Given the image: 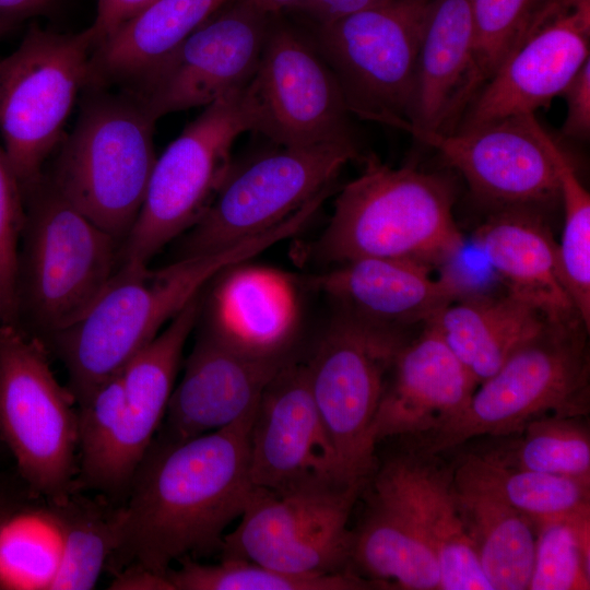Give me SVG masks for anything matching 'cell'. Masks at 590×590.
I'll return each mask as SVG.
<instances>
[{
    "label": "cell",
    "instance_id": "36",
    "mask_svg": "<svg viewBox=\"0 0 590 590\" xmlns=\"http://www.w3.org/2000/svg\"><path fill=\"white\" fill-rule=\"evenodd\" d=\"M550 0H471L475 43L471 68L460 96V116L480 87L518 45Z\"/></svg>",
    "mask_w": 590,
    "mask_h": 590
},
{
    "label": "cell",
    "instance_id": "9",
    "mask_svg": "<svg viewBox=\"0 0 590 590\" xmlns=\"http://www.w3.org/2000/svg\"><path fill=\"white\" fill-rule=\"evenodd\" d=\"M434 0H386L311 26L350 114L401 129L409 121L416 66Z\"/></svg>",
    "mask_w": 590,
    "mask_h": 590
},
{
    "label": "cell",
    "instance_id": "1",
    "mask_svg": "<svg viewBox=\"0 0 590 590\" xmlns=\"http://www.w3.org/2000/svg\"><path fill=\"white\" fill-rule=\"evenodd\" d=\"M256 410L189 439L154 437L118 508L109 560L167 577L173 563L221 550L225 529L255 491L249 438Z\"/></svg>",
    "mask_w": 590,
    "mask_h": 590
},
{
    "label": "cell",
    "instance_id": "19",
    "mask_svg": "<svg viewBox=\"0 0 590 590\" xmlns=\"http://www.w3.org/2000/svg\"><path fill=\"white\" fill-rule=\"evenodd\" d=\"M292 359L291 354H249L203 330L155 437L185 440L233 424L258 406L269 382Z\"/></svg>",
    "mask_w": 590,
    "mask_h": 590
},
{
    "label": "cell",
    "instance_id": "8",
    "mask_svg": "<svg viewBox=\"0 0 590 590\" xmlns=\"http://www.w3.org/2000/svg\"><path fill=\"white\" fill-rule=\"evenodd\" d=\"M0 436L31 489L50 504L74 493V398L56 379L44 342L15 323L0 328Z\"/></svg>",
    "mask_w": 590,
    "mask_h": 590
},
{
    "label": "cell",
    "instance_id": "44",
    "mask_svg": "<svg viewBox=\"0 0 590 590\" xmlns=\"http://www.w3.org/2000/svg\"><path fill=\"white\" fill-rule=\"evenodd\" d=\"M111 590H174L167 577L160 576L138 565L117 570L108 585Z\"/></svg>",
    "mask_w": 590,
    "mask_h": 590
},
{
    "label": "cell",
    "instance_id": "31",
    "mask_svg": "<svg viewBox=\"0 0 590 590\" xmlns=\"http://www.w3.org/2000/svg\"><path fill=\"white\" fill-rule=\"evenodd\" d=\"M455 472L496 494L538 524L590 518V483L497 463L480 452L462 457Z\"/></svg>",
    "mask_w": 590,
    "mask_h": 590
},
{
    "label": "cell",
    "instance_id": "43",
    "mask_svg": "<svg viewBox=\"0 0 590 590\" xmlns=\"http://www.w3.org/2000/svg\"><path fill=\"white\" fill-rule=\"evenodd\" d=\"M59 0H0V36L27 20L48 15Z\"/></svg>",
    "mask_w": 590,
    "mask_h": 590
},
{
    "label": "cell",
    "instance_id": "6",
    "mask_svg": "<svg viewBox=\"0 0 590 590\" xmlns=\"http://www.w3.org/2000/svg\"><path fill=\"white\" fill-rule=\"evenodd\" d=\"M589 330L546 321L479 385L464 410L416 449L438 456L476 438L510 436L546 416H586L590 406Z\"/></svg>",
    "mask_w": 590,
    "mask_h": 590
},
{
    "label": "cell",
    "instance_id": "11",
    "mask_svg": "<svg viewBox=\"0 0 590 590\" xmlns=\"http://www.w3.org/2000/svg\"><path fill=\"white\" fill-rule=\"evenodd\" d=\"M402 330L341 311L305 363L309 388L344 484L365 486L376 471L373 423Z\"/></svg>",
    "mask_w": 590,
    "mask_h": 590
},
{
    "label": "cell",
    "instance_id": "10",
    "mask_svg": "<svg viewBox=\"0 0 590 590\" xmlns=\"http://www.w3.org/2000/svg\"><path fill=\"white\" fill-rule=\"evenodd\" d=\"M94 37L86 27L59 33L33 24L20 45L0 57V134L21 185L40 177L64 138L86 87Z\"/></svg>",
    "mask_w": 590,
    "mask_h": 590
},
{
    "label": "cell",
    "instance_id": "40",
    "mask_svg": "<svg viewBox=\"0 0 590 590\" xmlns=\"http://www.w3.org/2000/svg\"><path fill=\"white\" fill-rule=\"evenodd\" d=\"M562 96L567 104L563 133L573 139L588 140L590 137V59L571 79Z\"/></svg>",
    "mask_w": 590,
    "mask_h": 590
},
{
    "label": "cell",
    "instance_id": "2",
    "mask_svg": "<svg viewBox=\"0 0 590 590\" xmlns=\"http://www.w3.org/2000/svg\"><path fill=\"white\" fill-rule=\"evenodd\" d=\"M294 233L293 223L283 221L222 250L160 269L137 262L118 266L90 308L47 338L67 370L75 403L118 375L219 273Z\"/></svg>",
    "mask_w": 590,
    "mask_h": 590
},
{
    "label": "cell",
    "instance_id": "22",
    "mask_svg": "<svg viewBox=\"0 0 590 590\" xmlns=\"http://www.w3.org/2000/svg\"><path fill=\"white\" fill-rule=\"evenodd\" d=\"M370 480L420 527L437 558L439 590H492L457 505L453 467L415 449L386 461Z\"/></svg>",
    "mask_w": 590,
    "mask_h": 590
},
{
    "label": "cell",
    "instance_id": "7",
    "mask_svg": "<svg viewBox=\"0 0 590 590\" xmlns=\"http://www.w3.org/2000/svg\"><path fill=\"white\" fill-rule=\"evenodd\" d=\"M248 131H253V118L245 87L203 107L156 157L118 266L149 264L201 219L234 165L235 141Z\"/></svg>",
    "mask_w": 590,
    "mask_h": 590
},
{
    "label": "cell",
    "instance_id": "20",
    "mask_svg": "<svg viewBox=\"0 0 590 590\" xmlns=\"http://www.w3.org/2000/svg\"><path fill=\"white\" fill-rule=\"evenodd\" d=\"M477 382L427 322L398 351L373 423L371 440L425 437L457 417Z\"/></svg>",
    "mask_w": 590,
    "mask_h": 590
},
{
    "label": "cell",
    "instance_id": "37",
    "mask_svg": "<svg viewBox=\"0 0 590 590\" xmlns=\"http://www.w3.org/2000/svg\"><path fill=\"white\" fill-rule=\"evenodd\" d=\"M555 160L564 206L558 244L560 271L567 292L590 331V194L559 145Z\"/></svg>",
    "mask_w": 590,
    "mask_h": 590
},
{
    "label": "cell",
    "instance_id": "3",
    "mask_svg": "<svg viewBox=\"0 0 590 590\" xmlns=\"http://www.w3.org/2000/svg\"><path fill=\"white\" fill-rule=\"evenodd\" d=\"M359 176L338 193L333 213L314 243L321 263L361 258L405 259L432 268L456 258L464 238L453 217L455 190L442 175L390 167L364 157Z\"/></svg>",
    "mask_w": 590,
    "mask_h": 590
},
{
    "label": "cell",
    "instance_id": "38",
    "mask_svg": "<svg viewBox=\"0 0 590 590\" xmlns=\"http://www.w3.org/2000/svg\"><path fill=\"white\" fill-rule=\"evenodd\" d=\"M590 589V518L536 526L528 590Z\"/></svg>",
    "mask_w": 590,
    "mask_h": 590
},
{
    "label": "cell",
    "instance_id": "26",
    "mask_svg": "<svg viewBox=\"0 0 590 590\" xmlns=\"http://www.w3.org/2000/svg\"><path fill=\"white\" fill-rule=\"evenodd\" d=\"M474 43L471 0H434L420 47L409 121L401 130L455 129Z\"/></svg>",
    "mask_w": 590,
    "mask_h": 590
},
{
    "label": "cell",
    "instance_id": "34",
    "mask_svg": "<svg viewBox=\"0 0 590 590\" xmlns=\"http://www.w3.org/2000/svg\"><path fill=\"white\" fill-rule=\"evenodd\" d=\"M170 568L174 590H357L377 588L352 570L332 575H294L238 558L202 564L190 557Z\"/></svg>",
    "mask_w": 590,
    "mask_h": 590
},
{
    "label": "cell",
    "instance_id": "15",
    "mask_svg": "<svg viewBox=\"0 0 590 590\" xmlns=\"http://www.w3.org/2000/svg\"><path fill=\"white\" fill-rule=\"evenodd\" d=\"M271 19L232 0L126 91L137 95L156 121L236 92L258 68Z\"/></svg>",
    "mask_w": 590,
    "mask_h": 590
},
{
    "label": "cell",
    "instance_id": "47",
    "mask_svg": "<svg viewBox=\"0 0 590 590\" xmlns=\"http://www.w3.org/2000/svg\"><path fill=\"white\" fill-rule=\"evenodd\" d=\"M7 323H12L4 303V298L0 288V328Z\"/></svg>",
    "mask_w": 590,
    "mask_h": 590
},
{
    "label": "cell",
    "instance_id": "42",
    "mask_svg": "<svg viewBox=\"0 0 590 590\" xmlns=\"http://www.w3.org/2000/svg\"><path fill=\"white\" fill-rule=\"evenodd\" d=\"M386 0H303L290 11L305 17L311 26L321 25ZM288 11V12H290Z\"/></svg>",
    "mask_w": 590,
    "mask_h": 590
},
{
    "label": "cell",
    "instance_id": "41",
    "mask_svg": "<svg viewBox=\"0 0 590 590\" xmlns=\"http://www.w3.org/2000/svg\"><path fill=\"white\" fill-rule=\"evenodd\" d=\"M152 1L97 0L96 15L88 26L94 37V47Z\"/></svg>",
    "mask_w": 590,
    "mask_h": 590
},
{
    "label": "cell",
    "instance_id": "17",
    "mask_svg": "<svg viewBox=\"0 0 590 590\" xmlns=\"http://www.w3.org/2000/svg\"><path fill=\"white\" fill-rule=\"evenodd\" d=\"M588 59L590 0H550L473 96L453 130L548 107Z\"/></svg>",
    "mask_w": 590,
    "mask_h": 590
},
{
    "label": "cell",
    "instance_id": "5",
    "mask_svg": "<svg viewBox=\"0 0 590 590\" xmlns=\"http://www.w3.org/2000/svg\"><path fill=\"white\" fill-rule=\"evenodd\" d=\"M25 215L16 263V323L47 339L76 321L118 267L120 244L72 205L45 173L22 186Z\"/></svg>",
    "mask_w": 590,
    "mask_h": 590
},
{
    "label": "cell",
    "instance_id": "29",
    "mask_svg": "<svg viewBox=\"0 0 590 590\" xmlns=\"http://www.w3.org/2000/svg\"><path fill=\"white\" fill-rule=\"evenodd\" d=\"M546 321L533 306L507 293L461 297L428 322L480 385Z\"/></svg>",
    "mask_w": 590,
    "mask_h": 590
},
{
    "label": "cell",
    "instance_id": "21",
    "mask_svg": "<svg viewBox=\"0 0 590 590\" xmlns=\"http://www.w3.org/2000/svg\"><path fill=\"white\" fill-rule=\"evenodd\" d=\"M432 270L405 259L361 258L311 276L309 285L332 298L343 312L404 331L427 323L467 293L461 278L436 279Z\"/></svg>",
    "mask_w": 590,
    "mask_h": 590
},
{
    "label": "cell",
    "instance_id": "23",
    "mask_svg": "<svg viewBox=\"0 0 590 590\" xmlns=\"http://www.w3.org/2000/svg\"><path fill=\"white\" fill-rule=\"evenodd\" d=\"M203 330L259 356L290 355L299 323V302L292 278L276 269L232 266L215 278Z\"/></svg>",
    "mask_w": 590,
    "mask_h": 590
},
{
    "label": "cell",
    "instance_id": "16",
    "mask_svg": "<svg viewBox=\"0 0 590 590\" xmlns=\"http://www.w3.org/2000/svg\"><path fill=\"white\" fill-rule=\"evenodd\" d=\"M403 131L438 151L479 199L498 209L540 206L559 197L558 144L534 114L447 133L412 127Z\"/></svg>",
    "mask_w": 590,
    "mask_h": 590
},
{
    "label": "cell",
    "instance_id": "35",
    "mask_svg": "<svg viewBox=\"0 0 590 590\" xmlns=\"http://www.w3.org/2000/svg\"><path fill=\"white\" fill-rule=\"evenodd\" d=\"M79 470L76 487L113 495L117 434L123 411V390L116 375L76 402Z\"/></svg>",
    "mask_w": 590,
    "mask_h": 590
},
{
    "label": "cell",
    "instance_id": "4",
    "mask_svg": "<svg viewBox=\"0 0 590 590\" xmlns=\"http://www.w3.org/2000/svg\"><path fill=\"white\" fill-rule=\"evenodd\" d=\"M72 130L59 144L52 186L121 243L141 210L156 161V120L133 93L85 88Z\"/></svg>",
    "mask_w": 590,
    "mask_h": 590
},
{
    "label": "cell",
    "instance_id": "25",
    "mask_svg": "<svg viewBox=\"0 0 590 590\" xmlns=\"http://www.w3.org/2000/svg\"><path fill=\"white\" fill-rule=\"evenodd\" d=\"M536 208L498 209L475 231V244L507 293L533 306L548 321H582L563 280L558 243Z\"/></svg>",
    "mask_w": 590,
    "mask_h": 590
},
{
    "label": "cell",
    "instance_id": "24",
    "mask_svg": "<svg viewBox=\"0 0 590 590\" xmlns=\"http://www.w3.org/2000/svg\"><path fill=\"white\" fill-rule=\"evenodd\" d=\"M202 295L203 292L193 297L119 373L123 411L114 459V496L127 494L140 461L163 423L184 347L201 314Z\"/></svg>",
    "mask_w": 590,
    "mask_h": 590
},
{
    "label": "cell",
    "instance_id": "39",
    "mask_svg": "<svg viewBox=\"0 0 590 590\" xmlns=\"http://www.w3.org/2000/svg\"><path fill=\"white\" fill-rule=\"evenodd\" d=\"M24 215L22 185L0 146V288L12 323H16V263Z\"/></svg>",
    "mask_w": 590,
    "mask_h": 590
},
{
    "label": "cell",
    "instance_id": "30",
    "mask_svg": "<svg viewBox=\"0 0 590 590\" xmlns=\"http://www.w3.org/2000/svg\"><path fill=\"white\" fill-rule=\"evenodd\" d=\"M457 505L492 590H528L535 526L485 487L453 470Z\"/></svg>",
    "mask_w": 590,
    "mask_h": 590
},
{
    "label": "cell",
    "instance_id": "45",
    "mask_svg": "<svg viewBox=\"0 0 590 590\" xmlns=\"http://www.w3.org/2000/svg\"><path fill=\"white\" fill-rule=\"evenodd\" d=\"M246 5L269 16L288 12L303 0H238Z\"/></svg>",
    "mask_w": 590,
    "mask_h": 590
},
{
    "label": "cell",
    "instance_id": "46",
    "mask_svg": "<svg viewBox=\"0 0 590 590\" xmlns=\"http://www.w3.org/2000/svg\"><path fill=\"white\" fill-rule=\"evenodd\" d=\"M14 511V505L4 491L0 487V532L13 517Z\"/></svg>",
    "mask_w": 590,
    "mask_h": 590
},
{
    "label": "cell",
    "instance_id": "32",
    "mask_svg": "<svg viewBox=\"0 0 590 590\" xmlns=\"http://www.w3.org/2000/svg\"><path fill=\"white\" fill-rule=\"evenodd\" d=\"M47 514L59 539L58 559L45 589H93L115 551L118 508L74 497L50 504Z\"/></svg>",
    "mask_w": 590,
    "mask_h": 590
},
{
    "label": "cell",
    "instance_id": "28",
    "mask_svg": "<svg viewBox=\"0 0 590 590\" xmlns=\"http://www.w3.org/2000/svg\"><path fill=\"white\" fill-rule=\"evenodd\" d=\"M371 489L352 530L350 569L377 588L439 590L437 558L420 527L393 498Z\"/></svg>",
    "mask_w": 590,
    "mask_h": 590
},
{
    "label": "cell",
    "instance_id": "33",
    "mask_svg": "<svg viewBox=\"0 0 590 590\" xmlns=\"http://www.w3.org/2000/svg\"><path fill=\"white\" fill-rule=\"evenodd\" d=\"M480 452L503 465L590 483V434L585 416H546L519 433L497 437Z\"/></svg>",
    "mask_w": 590,
    "mask_h": 590
},
{
    "label": "cell",
    "instance_id": "27",
    "mask_svg": "<svg viewBox=\"0 0 590 590\" xmlns=\"http://www.w3.org/2000/svg\"><path fill=\"white\" fill-rule=\"evenodd\" d=\"M232 0H153L91 54L85 88L129 90Z\"/></svg>",
    "mask_w": 590,
    "mask_h": 590
},
{
    "label": "cell",
    "instance_id": "13",
    "mask_svg": "<svg viewBox=\"0 0 590 590\" xmlns=\"http://www.w3.org/2000/svg\"><path fill=\"white\" fill-rule=\"evenodd\" d=\"M253 132L278 146L358 150L342 90L308 34L273 15L258 68L245 86Z\"/></svg>",
    "mask_w": 590,
    "mask_h": 590
},
{
    "label": "cell",
    "instance_id": "12",
    "mask_svg": "<svg viewBox=\"0 0 590 590\" xmlns=\"http://www.w3.org/2000/svg\"><path fill=\"white\" fill-rule=\"evenodd\" d=\"M361 158L359 150L343 145L279 146L233 165L208 210L180 236L175 260L219 251L273 227Z\"/></svg>",
    "mask_w": 590,
    "mask_h": 590
},
{
    "label": "cell",
    "instance_id": "18",
    "mask_svg": "<svg viewBox=\"0 0 590 590\" xmlns=\"http://www.w3.org/2000/svg\"><path fill=\"white\" fill-rule=\"evenodd\" d=\"M249 471L255 487L274 494L349 485L341 480L305 363L292 359L264 389L250 429Z\"/></svg>",
    "mask_w": 590,
    "mask_h": 590
},
{
    "label": "cell",
    "instance_id": "14",
    "mask_svg": "<svg viewBox=\"0 0 590 590\" xmlns=\"http://www.w3.org/2000/svg\"><path fill=\"white\" fill-rule=\"evenodd\" d=\"M359 484L274 494L257 488L225 534L222 558L250 560L294 575L349 571L352 530L349 519Z\"/></svg>",
    "mask_w": 590,
    "mask_h": 590
}]
</instances>
